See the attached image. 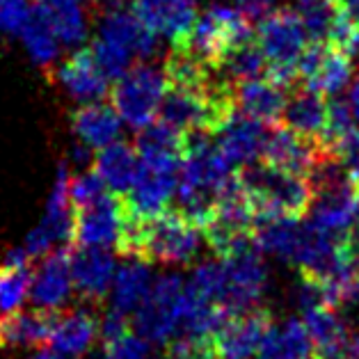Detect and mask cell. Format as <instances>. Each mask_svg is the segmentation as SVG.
I'll list each match as a JSON object with an SVG mask.
<instances>
[{
	"label": "cell",
	"instance_id": "27",
	"mask_svg": "<svg viewBox=\"0 0 359 359\" xmlns=\"http://www.w3.org/2000/svg\"><path fill=\"white\" fill-rule=\"evenodd\" d=\"M151 270H149L147 261H128L126 266L119 268L115 282H112V311L128 318L144 304L147 295L151 293Z\"/></svg>",
	"mask_w": 359,
	"mask_h": 359
},
{
	"label": "cell",
	"instance_id": "10",
	"mask_svg": "<svg viewBox=\"0 0 359 359\" xmlns=\"http://www.w3.org/2000/svg\"><path fill=\"white\" fill-rule=\"evenodd\" d=\"M327 149L318 140L306 137L288 126H275L268 128L266 142L261 149V161L279 168L284 172L309 177L311 170L316 168Z\"/></svg>",
	"mask_w": 359,
	"mask_h": 359
},
{
	"label": "cell",
	"instance_id": "7",
	"mask_svg": "<svg viewBox=\"0 0 359 359\" xmlns=\"http://www.w3.org/2000/svg\"><path fill=\"white\" fill-rule=\"evenodd\" d=\"M222 264L226 275L224 306L231 313L254 309L266 288V266L261 250L250 238L222 257Z\"/></svg>",
	"mask_w": 359,
	"mask_h": 359
},
{
	"label": "cell",
	"instance_id": "37",
	"mask_svg": "<svg viewBox=\"0 0 359 359\" xmlns=\"http://www.w3.org/2000/svg\"><path fill=\"white\" fill-rule=\"evenodd\" d=\"M32 7L28 0H0V32L21 34L25 23L30 21Z\"/></svg>",
	"mask_w": 359,
	"mask_h": 359
},
{
	"label": "cell",
	"instance_id": "4",
	"mask_svg": "<svg viewBox=\"0 0 359 359\" xmlns=\"http://www.w3.org/2000/svg\"><path fill=\"white\" fill-rule=\"evenodd\" d=\"M168 92V78L163 69L151 65H135L117 78L110 90V101L119 117L133 128H144L161 112V103Z\"/></svg>",
	"mask_w": 359,
	"mask_h": 359
},
{
	"label": "cell",
	"instance_id": "35",
	"mask_svg": "<svg viewBox=\"0 0 359 359\" xmlns=\"http://www.w3.org/2000/svg\"><path fill=\"white\" fill-rule=\"evenodd\" d=\"M168 359H222L213 339H197L183 334L172 339L168 348Z\"/></svg>",
	"mask_w": 359,
	"mask_h": 359
},
{
	"label": "cell",
	"instance_id": "31",
	"mask_svg": "<svg viewBox=\"0 0 359 359\" xmlns=\"http://www.w3.org/2000/svg\"><path fill=\"white\" fill-rule=\"evenodd\" d=\"M224 81H229L233 87L257 81V78L268 76V60L261 50L257 34L252 39L238 43L229 53L222 57V62L215 67Z\"/></svg>",
	"mask_w": 359,
	"mask_h": 359
},
{
	"label": "cell",
	"instance_id": "15",
	"mask_svg": "<svg viewBox=\"0 0 359 359\" xmlns=\"http://www.w3.org/2000/svg\"><path fill=\"white\" fill-rule=\"evenodd\" d=\"M115 259L103 248H78L72 252V277L76 293L87 302H101L115 282Z\"/></svg>",
	"mask_w": 359,
	"mask_h": 359
},
{
	"label": "cell",
	"instance_id": "11",
	"mask_svg": "<svg viewBox=\"0 0 359 359\" xmlns=\"http://www.w3.org/2000/svg\"><path fill=\"white\" fill-rule=\"evenodd\" d=\"M302 85L337 96L353 78V57L325 41H311L297 62Z\"/></svg>",
	"mask_w": 359,
	"mask_h": 359
},
{
	"label": "cell",
	"instance_id": "18",
	"mask_svg": "<svg viewBox=\"0 0 359 359\" xmlns=\"http://www.w3.org/2000/svg\"><path fill=\"white\" fill-rule=\"evenodd\" d=\"M57 81L74 99L81 101H101L112 90L110 78L101 72L92 48H81L67 57L57 69Z\"/></svg>",
	"mask_w": 359,
	"mask_h": 359
},
{
	"label": "cell",
	"instance_id": "3",
	"mask_svg": "<svg viewBox=\"0 0 359 359\" xmlns=\"http://www.w3.org/2000/svg\"><path fill=\"white\" fill-rule=\"evenodd\" d=\"M306 28L300 12L275 10L259 21L257 41L268 60V76L273 83L291 87L297 78V62L306 48Z\"/></svg>",
	"mask_w": 359,
	"mask_h": 359
},
{
	"label": "cell",
	"instance_id": "41",
	"mask_svg": "<svg viewBox=\"0 0 359 359\" xmlns=\"http://www.w3.org/2000/svg\"><path fill=\"white\" fill-rule=\"evenodd\" d=\"M341 5L346 7V10L355 16V19H359V0H339Z\"/></svg>",
	"mask_w": 359,
	"mask_h": 359
},
{
	"label": "cell",
	"instance_id": "30",
	"mask_svg": "<svg viewBox=\"0 0 359 359\" xmlns=\"http://www.w3.org/2000/svg\"><path fill=\"white\" fill-rule=\"evenodd\" d=\"M30 254L25 248L12 250L0 264V311H14L23 304L25 295L30 293Z\"/></svg>",
	"mask_w": 359,
	"mask_h": 359
},
{
	"label": "cell",
	"instance_id": "1",
	"mask_svg": "<svg viewBox=\"0 0 359 359\" xmlns=\"http://www.w3.org/2000/svg\"><path fill=\"white\" fill-rule=\"evenodd\" d=\"M117 250L128 259L147 264H188L197 257L199 226L181 211L165 208L158 215L142 217L124 206Z\"/></svg>",
	"mask_w": 359,
	"mask_h": 359
},
{
	"label": "cell",
	"instance_id": "39",
	"mask_svg": "<svg viewBox=\"0 0 359 359\" xmlns=\"http://www.w3.org/2000/svg\"><path fill=\"white\" fill-rule=\"evenodd\" d=\"M277 0H233L236 10H238L243 16H248V19L254 23V21H261L264 16H268L273 12Z\"/></svg>",
	"mask_w": 359,
	"mask_h": 359
},
{
	"label": "cell",
	"instance_id": "38",
	"mask_svg": "<svg viewBox=\"0 0 359 359\" xmlns=\"http://www.w3.org/2000/svg\"><path fill=\"white\" fill-rule=\"evenodd\" d=\"M334 154L344 161L350 177H353L355 183L359 186V128H353L344 140H341Z\"/></svg>",
	"mask_w": 359,
	"mask_h": 359
},
{
	"label": "cell",
	"instance_id": "20",
	"mask_svg": "<svg viewBox=\"0 0 359 359\" xmlns=\"http://www.w3.org/2000/svg\"><path fill=\"white\" fill-rule=\"evenodd\" d=\"M135 149L142 163L181 170L183 156H186V135L158 119L140 128Z\"/></svg>",
	"mask_w": 359,
	"mask_h": 359
},
{
	"label": "cell",
	"instance_id": "6",
	"mask_svg": "<svg viewBox=\"0 0 359 359\" xmlns=\"http://www.w3.org/2000/svg\"><path fill=\"white\" fill-rule=\"evenodd\" d=\"M188 284L177 275L156 279L144 304L135 311V327L151 344L172 341L183 325V306H186Z\"/></svg>",
	"mask_w": 359,
	"mask_h": 359
},
{
	"label": "cell",
	"instance_id": "25",
	"mask_svg": "<svg viewBox=\"0 0 359 359\" xmlns=\"http://www.w3.org/2000/svg\"><path fill=\"white\" fill-rule=\"evenodd\" d=\"M96 332H99V323H96V318L90 311L85 309L65 311V313L57 311L48 344L60 355L78 357L85 355L92 348Z\"/></svg>",
	"mask_w": 359,
	"mask_h": 359
},
{
	"label": "cell",
	"instance_id": "32",
	"mask_svg": "<svg viewBox=\"0 0 359 359\" xmlns=\"http://www.w3.org/2000/svg\"><path fill=\"white\" fill-rule=\"evenodd\" d=\"M34 7L62 43L74 46L85 39L87 25L81 0H37Z\"/></svg>",
	"mask_w": 359,
	"mask_h": 359
},
{
	"label": "cell",
	"instance_id": "36",
	"mask_svg": "<svg viewBox=\"0 0 359 359\" xmlns=\"http://www.w3.org/2000/svg\"><path fill=\"white\" fill-rule=\"evenodd\" d=\"M106 181L101 179V174L96 170L83 172L69 181V197H72V206H83L90 201L99 199L101 195H106Z\"/></svg>",
	"mask_w": 359,
	"mask_h": 359
},
{
	"label": "cell",
	"instance_id": "21",
	"mask_svg": "<svg viewBox=\"0 0 359 359\" xmlns=\"http://www.w3.org/2000/svg\"><path fill=\"white\" fill-rule=\"evenodd\" d=\"M72 128L78 142L90 151L103 149L117 142L121 130L119 112L115 110V106H108L103 101H90L72 115Z\"/></svg>",
	"mask_w": 359,
	"mask_h": 359
},
{
	"label": "cell",
	"instance_id": "28",
	"mask_svg": "<svg viewBox=\"0 0 359 359\" xmlns=\"http://www.w3.org/2000/svg\"><path fill=\"white\" fill-rule=\"evenodd\" d=\"M94 170L101 174V179L106 181L108 188L115 190L117 195H126L133 188V181L140 170L137 149L130 147L128 142H119L117 140V142L99 149Z\"/></svg>",
	"mask_w": 359,
	"mask_h": 359
},
{
	"label": "cell",
	"instance_id": "8",
	"mask_svg": "<svg viewBox=\"0 0 359 359\" xmlns=\"http://www.w3.org/2000/svg\"><path fill=\"white\" fill-rule=\"evenodd\" d=\"M124 204L121 195H101L90 204L74 208V245L78 248H110L117 245Z\"/></svg>",
	"mask_w": 359,
	"mask_h": 359
},
{
	"label": "cell",
	"instance_id": "43",
	"mask_svg": "<svg viewBox=\"0 0 359 359\" xmlns=\"http://www.w3.org/2000/svg\"><path fill=\"white\" fill-rule=\"evenodd\" d=\"M85 3H90V5H92V3H94V0H85Z\"/></svg>",
	"mask_w": 359,
	"mask_h": 359
},
{
	"label": "cell",
	"instance_id": "23",
	"mask_svg": "<svg viewBox=\"0 0 359 359\" xmlns=\"http://www.w3.org/2000/svg\"><path fill=\"white\" fill-rule=\"evenodd\" d=\"M327 115L330 103L323 99V92L300 85L291 94V99H286L282 121L284 126L320 142V137L327 128Z\"/></svg>",
	"mask_w": 359,
	"mask_h": 359
},
{
	"label": "cell",
	"instance_id": "2",
	"mask_svg": "<svg viewBox=\"0 0 359 359\" xmlns=\"http://www.w3.org/2000/svg\"><path fill=\"white\" fill-rule=\"evenodd\" d=\"M238 179L257 215L302 220L311 206V183L300 174L284 172L261 161L243 165Z\"/></svg>",
	"mask_w": 359,
	"mask_h": 359
},
{
	"label": "cell",
	"instance_id": "29",
	"mask_svg": "<svg viewBox=\"0 0 359 359\" xmlns=\"http://www.w3.org/2000/svg\"><path fill=\"white\" fill-rule=\"evenodd\" d=\"M103 359H149V341L128 327L126 316L112 311L101 323Z\"/></svg>",
	"mask_w": 359,
	"mask_h": 359
},
{
	"label": "cell",
	"instance_id": "26",
	"mask_svg": "<svg viewBox=\"0 0 359 359\" xmlns=\"http://www.w3.org/2000/svg\"><path fill=\"white\" fill-rule=\"evenodd\" d=\"M313 339L304 320L288 318L284 325H273L261 344L257 359H313Z\"/></svg>",
	"mask_w": 359,
	"mask_h": 359
},
{
	"label": "cell",
	"instance_id": "24",
	"mask_svg": "<svg viewBox=\"0 0 359 359\" xmlns=\"http://www.w3.org/2000/svg\"><path fill=\"white\" fill-rule=\"evenodd\" d=\"M286 87L273 83L270 78H257V81L243 83L236 87V108L243 115L261 121V124H277L282 121L286 106Z\"/></svg>",
	"mask_w": 359,
	"mask_h": 359
},
{
	"label": "cell",
	"instance_id": "5",
	"mask_svg": "<svg viewBox=\"0 0 359 359\" xmlns=\"http://www.w3.org/2000/svg\"><path fill=\"white\" fill-rule=\"evenodd\" d=\"M254 37L252 21L226 5H211L197 19L190 39L183 43L201 62L217 67L222 57L238 43Z\"/></svg>",
	"mask_w": 359,
	"mask_h": 359
},
{
	"label": "cell",
	"instance_id": "9",
	"mask_svg": "<svg viewBox=\"0 0 359 359\" xmlns=\"http://www.w3.org/2000/svg\"><path fill=\"white\" fill-rule=\"evenodd\" d=\"M69 181L72 179H69L67 163H62L57 170L53 195L48 199L46 215L25 241V250L32 259L43 257L57 243H74V206L69 197Z\"/></svg>",
	"mask_w": 359,
	"mask_h": 359
},
{
	"label": "cell",
	"instance_id": "44",
	"mask_svg": "<svg viewBox=\"0 0 359 359\" xmlns=\"http://www.w3.org/2000/svg\"><path fill=\"white\" fill-rule=\"evenodd\" d=\"M313 359H316V357H313Z\"/></svg>",
	"mask_w": 359,
	"mask_h": 359
},
{
	"label": "cell",
	"instance_id": "17",
	"mask_svg": "<svg viewBox=\"0 0 359 359\" xmlns=\"http://www.w3.org/2000/svg\"><path fill=\"white\" fill-rule=\"evenodd\" d=\"M266 133V124L236 110L233 117L215 135L217 144H220L224 158L229 161L231 168H243V165L254 163V158H261Z\"/></svg>",
	"mask_w": 359,
	"mask_h": 359
},
{
	"label": "cell",
	"instance_id": "22",
	"mask_svg": "<svg viewBox=\"0 0 359 359\" xmlns=\"http://www.w3.org/2000/svg\"><path fill=\"white\" fill-rule=\"evenodd\" d=\"M57 311L34 309V311H7L0 316V350L5 348H28L41 346L50 339Z\"/></svg>",
	"mask_w": 359,
	"mask_h": 359
},
{
	"label": "cell",
	"instance_id": "16",
	"mask_svg": "<svg viewBox=\"0 0 359 359\" xmlns=\"http://www.w3.org/2000/svg\"><path fill=\"white\" fill-rule=\"evenodd\" d=\"M72 252L60 250L48 254L32 275L30 297L39 309H57L72 293Z\"/></svg>",
	"mask_w": 359,
	"mask_h": 359
},
{
	"label": "cell",
	"instance_id": "34",
	"mask_svg": "<svg viewBox=\"0 0 359 359\" xmlns=\"http://www.w3.org/2000/svg\"><path fill=\"white\" fill-rule=\"evenodd\" d=\"M92 53L96 57V62H99L101 72L110 78V83L124 76L130 69V60H133V55H128L124 48H119L101 37L92 43Z\"/></svg>",
	"mask_w": 359,
	"mask_h": 359
},
{
	"label": "cell",
	"instance_id": "13",
	"mask_svg": "<svg viewBox=\"0 0 359 359\" xmlns=\"http://www.w3.org/2000/svg\"><path fill=\"white\" fill-rule=\"evenodd\" d=\"M273 325L275 320L270 311L250 309L231 316L213 341L222 359H254Z\"/></svg>",
	"mask_w": 359,
	"mask_h": 359
},
{
	"label": "cell",
	"instance_id": "40",
	"mask_svg": "<svg viewBox=\"0 0 359 359\" xmlns=\"http://www.w3.org/2000/svg\"><path fill=\"white\" fill-rule=\"evenodd\" d=\"M350 108H353V115L359 121V72L353 81V87H350Z\"/></svg>",
	"mask_w": 359,
	"mask_h": 359
},
{
	"label": "cell",
	"instance_id": "33",
	"mask_svg": "<svg viewBox=\"0 0 359 359\" xmlns=\"http://www.w3.org/2000/svg\"><path fill=\"white\" fill-rule=\"evenodd\" d=\"M21 39L25 43V50L34 60V65L41 67L48 76V69L53 67L57 57V34L50 30V25L46 19L37 12V7L30 14V21L25 23V28L21 30Z\"/></svg>",
	"mask_w": 359,
	"mask_h": 359
},
{
	"label": "cell",
	"instance_id": "14",
	"mask_svg": "<svg viewBox=\"0 0 359 359\" xmlns=\"http://www.w3.org/2000/svg\"><path fill=\"white\" fill-rule=\"evenodd\" d=\"M133 12L172 46H183L197 23L195 0H133Z\"/></svg>",
	"mask_w": 359,
	"mask_h": 359
},
{
	"label": "cell",
	"instance_id": "42",
	"mask_svg": "<svg viewBox=\"0 0 359 359\" xmlns=\"http://www.w3.org/2000/svg\"><path fill=\"white\" fill-rule=\"evenodd\" d=\"M30 359H62V357H60V353H37Z\"/></svg>",
	"mask_w": 359,
	"mask_h": 359
},
{
	"label": "cell",
	"instance_id": "12",
	"mask_svg": "<svg viewBox=\"0 0 359 359\" xmlns=\"http://www.w3.org/2000/svg\"><path fill=\"white\" fill-rule=\"evenodd\" d=\"M179 174L181 170L158 168V165H149L140 161V170L133 181V188L126 195H121L124 206L142 217L163 213L168 208L170 199L177 195Z\"/></svg>",
	"mask_w": 359,
	"mask_h": 359
},
{
	"label": "cell",
	"instance_id": "19",
	"mask_svg": "<svg viewBox=\"0 0 359 359\" xmlns=\"http://www.w3.org/2000/svg\"><path fill=\"white\" fill-rule=\"evenodd\" d=\"M101 39L124 48L133 57H149L156 53V32L133 12V7L110 12L99 19Z\"/></svg>",
	"mask_w": 359,
	"mask_h": 359
}]
</instances>
